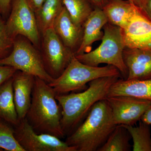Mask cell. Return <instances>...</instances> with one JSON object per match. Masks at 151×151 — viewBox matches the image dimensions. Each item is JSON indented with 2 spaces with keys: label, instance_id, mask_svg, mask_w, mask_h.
Segmentation results:
<instances>
[{
  "label": "cell",
  "instance_id": "obj_1",
  "mask_svg": "<svg viewBox=\"0 0 151 151\" xmlns=\"http://www.w3.org/2000/svg\"><path fill=\"white\" fill-rule=\"evenodd\" d=\"M119 78L113 76L97 78L89 82L83 92L55 96L62 109L61 125L65 136L83 122L95 103L107 98L111 86Z\"/></svg>",
  "mask_w": 151,
  "mask_h": 151
},
{
  "label": "cell",
  "instance_id": "obj_2",
  "mask_svg": "<svg viewBox=\"0 0 151 151\" xmlns=\"http://www.w3.org/2000/svg\"><path fill=\"white\" fill-rule=\"evenodd\" d=\"M117 125L106 99L98 101L65 142L76 151H96L105 144Z\"/></svg>",
  "mask_w": 151,
  "mask_h": 151
},
{
  "label": "cell",
  "instance_id": "obj_3",
  "mask_svg": "<svg viewBox=\"0 0 151 151\" xmlns=\"http://www.w3.org/2000/svg\"><path fill=\"white\" fill-rule=\"evenodd\" d=\"M48 83L35 77L31 103L25 118L37 133L48 134L61 139L65 135L61 125L62 109Z\"/></svg>",
  "mask_w": 151,
  "mask_h": 151
},
{
  "label": "cell",
  "instance_id": "obj_4",
  "mask_svg": "<svg viewBox=\"0 0 151 151\" xmlns=\"http://www.w3.org/2000/svg\"><path fill=\"white\" fill-rule=\"evenodd\" d=\"M103 28V36L100 46L94 50L75 57L80 62L90 66H98L103 63L113 65L126 79L128 70L123 57L125 46L123 30L108 22Z\"/></svg>",
  "mask_w": 151,
  "mask_h": 151
},
{
  "label": "cell",
  "instance_id": "obj_5",
  "mask_svg": "<svg viewBox=\"0 0 151 151\" xmlns=\"http://www.w3.org/2000/svg\"><path fill=\"white\" fill-rule=\"evenodd\" d=\"M113 76L122 77L115 66H90L80 62L75 55L62 74L48 84L56 95H60L85 89L86 84L97 78Z\"/></svg>",
  "mask_w": 151,
  "mask_h": 151
},
{
  "label": "cell",
  "instance_id": "obj_6",
  "mask_svg": "<svg viewBox=\"0 0 151 151\" xmlns=\"http://www.w3.org/2000/svg\"><path fill=\"white\" fill-rule=\"evenodd\" d=\"M0 65L11 66L48 84L54 79L47 72L40 50L23 36L15 38L12 50L6 57L0 60Z\"/></svg>",
  "mask_w": 151,
  "mask_h": 151
},
{
  "label": "cell",
  "instance_id": "obj_7",
  "mask_svg": "<svg viewBox=\"0 0 151 151\" xmlns=\"http://www.w3.org/2000/svg\"><path fill=\"white\" fill-rule=\"evenodd\" d=\"M11 11L6 21L9 35L14 39L22 35L40 50L41 35L38 28L35 13L27 0H11Z\"/></svg>",
  "mask_w": 151,
  "mask_h": 151
},
{
  "label": "cell",
  "instance_id": "obj_8",
  "mask_svg": "<svg viewBox=\"0 0 151 151\" xmlns=\"http://www.w3.org/2000/svg\"><path fill=\"white\" fill-rule=\"evenodd\" d=\"M40 50L47 72L53 78H58L75 56L63 44L53 28L41 35Z\"/></svg>",
  "mask_w": 151,
  "mask_h": 151
},
{
  "label": "cell",
  "instance_id": "obj_9",
  "mask_svg": "<svg viewBox=\"0 0 151 151\" xmlns=\"http://www.w3.org/2000/svg\"><path fill=\"white\" fill-rule=\"evenodd\" d=\"M14 128L15 137L24 151H76L59 138L37 133L26 118Z\"/></svg>",
  "mask_w": 151,
  "mask_h": 151
},
{
  "label": "cell",
  "instance_id": "obj_10",
  "mask_svg": "<svg viewBox=\"0 0 151 151\" xmlns=\"http://www.w3.org/2000/svg\"><path fill=\"white\" fill-rule=\"evenodd\" d=\"M105 99L116 125L134 126L151 105L150 101L126 95L111 96Z\"/></svg>",
  "mask_w": 151,
  "mask_h": 151
},
{
  "label": "cell",
  "instance_id": "obj_11",
  "mask_svg": "<svg viewBox=\"0 0 151 151\" xmlns=\"http://www.w3.org/2000/svg\"><path fill=\"white\" fill-rule=\"evenodd\" d=\"M122 30L126 48L151 49V20L140 8Z\"/></svg>",
  "mask_w": 151,
  "mask_h": 151
},
{
  "label": "cell",
  "instance_id": "obj_12",
  "mask_svg": "<svg viewBox=\"0 0 151 151\" xmlns=\"http://www.w3.org/2000/svg\"><path fill=\"white\" fill-rule=\"evenodd\" d=\"M123 57L128 70L126 79H151V49L125 47Z\"/></svg>",
  "mask_w": 151,
  "mask_h": 151
},
{
  "label": "cell",
  "instance_id": "obj_13",
  "mask_svg": "<svg viewBox=\"0 0 151 151\" xmlns=\"http://www.w3.org/2000/svg\"><path fill=\"white\" fill-rule=\"evenodd\" d=\"M12 78L14 101L20 121L25 118L30 106L35 76L17 70Z\"/></svg>",
  "mask_w": 151,
  "mask_h": 151
},
{
  "label": "cell",
  "instance_id": "obj_14",
  "mask_svg": "<svg viewBox=\"0 0 151 151\" xmlns=\"http://www.w3.org/2000/svg\"><path fill=\"white\" fill-rule=\"evenodd\" d=\"M107 23L108 19L102 9L96 7L83 25L82 40L75 55L91 51L93 43L102 40L103 36L102 29Z\"/></svg>",
  "mask_w": 151,
  "mask_h": 151
},
{
  "label": "cell",
  "instance_id": "obj_15",
  "mask_svg": "<svg viewBox=\"0 0 151 151\" xmlns=\"http://www.w3.org/2000/svg\"><path fill=\"white\" fill-rule=\"evenodd\" d=\"M52 28L63 44L75 55L82 40L83 27L73 22L65 7L55 21Z\"/></svg>",
  "mask_w": 151,
  "mask_h": 151
},
{
  "label": "cell",
  "instance_id": "obj_16",
  "mask_svg": "<svg viewBox=\"0 0 151 151\" xmlns=\"http://www.w3.org/2000/svg\"><path fill=\"white\" fill-rule=\"evenodd\" d=\"M119 95L131 96L151 102V79L119 78L111 86L107 97Z\"/></svg>",
  "mask_w": 151,
  "mask_h": 151
},
{
  "label": "cell",
  "instance_id": "obj_17",
  "mask_svg": "<svg viewBox=\"0 0 151 151\" xmlns=\"http://www.w3.org/2000/svg\"><path fill=\"white\" fill-rule=\"evenodd\" d=\"M138 7L128 0H110L102 9L109 23L123 29L129 24Z\"/></svg>",
  "mask_w": 151,
  "mask_h": 151
},
{
  "label": "cell",
  "instance_id": "obj_18",
  "mask_svg": "<svg viewBox=\"0 0 151 151\" xmlns=\"http://www.w3.org/2000/svg\"><path fill=\"white\" fill-rule=\"evenodd\" d=\"M12 77L0 85V119L15 127L19 121L14 101Z\"/></svg>",
  "mask_w": 151,
  "mask_h": 151
},
{
  "label": "cell",
  "instance_id": "obj_19",
  "mask_svg": "<svg viewBox=\"0 0 151 151\" xmlns=\"http://www.w3.org/2000/svg\"><path fill=\"white\" fill-rule=\"evenodd\" d=\"M63 0H45L35 13L41 35L46 30L52 28L55 21L63 9Z\"/></svg>",
  "mask_w": 151,
  "mask_h": 151
},
{
  "label": "cell",
  "instance_id": "obj_20",
  "mask_svg": "<svg viewBox=\"0 0 151 151\" xmlns=\"http://www.w3.org/2000/svg\"><path fill=\"white\" fill-rule=\"evenodd\" d=\"M129 133L122 125H117L108 139L97 151H129Z\"/></svg>",
  "mask_w": 151,
  "mask_h": 151
},
{
  "label": "cell",
  "instance_id": "obj_21",
  "mask_svg": "<svg viewBox=\"0 0 151 151\" xmlns=\"http://www.w3.org/2000/svg\"><path fill=\"white\" fill-rule=\"evenodd\" d=\"M129 133L133 142V151H151L150 125L140 122L139 126L122 125Z\"/></svg>",
  "mask_w": 151,
  "mask_h": 151
},
{
  "label": "cell",
  "instance_id": "obj_22",
  "mask_svg": "<svg viewBox=\"0 0 151 151\" xmlns=\"http://www.w3.org/2000/svg\"><path fill=\"white\" fill-rule=\"evenodd\" d=\"M63 3L73 22L80 27L94 10L89 0H63Z\"/></svg>",
  "mask_w": 151,
  "mask_h": 151
},
{
  "label": "cell",
  "instance_id": "obj_23",
  "mask_svg": "<svg viewBox=\"0 0 151 151\" xmlns=\"http://www.w3.org/2000/svg\"><path fill=\"white\" fill-rule=\"evenodd\" d=\"M0 149L8 151H24L15 137L14 126L1 119Z\"/></svg>",
  "mask_w": 151,
  "mask_h": 151
},
{
  "label": "cell",
  "instance_id": "obj_24",
  "mask_svg": "<svg viewBox=\"0 0 151 151\" xmlns=\"http://www.w3.org/2000/svg\"><path fill=\"white\" fill-rule=\"evenodd\" d=\"M14 39L7 30L6 20L0 13V60L6 57L13 47Z\"/></svg>",
  "mask_w": 151,
  "mask_h": 151
},
{
  "label": "cell",
  "instance_id": "obj_25",
  "mask_svg": "<svg viewBox=\"0 0 151 151\" xmlns=\"http://www.w3.org/2000/svg\"><path fill=\"white\" fill-rule=\"evenodd\" d=\"M17 70L11 66L0 65V85L12 77Z\"/></svg>",
  "mask_w": 151,
  "mask_h": 151
},
{
  "label": "cell",
  "instance_id": "obj_26",
  "mask_svg": "<svg viewBox=\"0 0 151 151\" xmlns=\"http://www.w3.org/2000/svg\"><path fill=\"white\" fill-rule=\"evenodd\" d=\"M11 0H0V13L6 21L11 11Z\"/></svg>",
  "mask_w": 151,
  "mask_h": 151
},
{
  "label": "cell",
  "instance_id": "obj_27",
  "mask_svg": "<svg viewBox=\"0 0 151 151\" xmlns=\"http://www.w3.org/2000/svg\"><path fill=\"white\" fill-rule=\"evenodd\" d=\"M33 11L35 13L43 4L45 0H27Z\"/></svg>",
  "mask_w": 151,
  "mask_h": 151
},
{
  "label": "cell",
  "instance_id": "obj_28",
  "mask_svg": "<svg viewBox=\"0 0 151 151\" xmlns=\"http://www.w3.org/2000/svg\"><path fill=\"white\" fill-rule=\"evenodd\" d=\"M141 121L149 125H151V105L141 117Z\"/></svg>",
  "mask_w": 151,
  "mask_h": 151
},
{
  "label": "cell",
  "instance_id": "obj_29",
  "mask_svg": "<svg viewBox=\"0 0 151 151\" xmlns=\"http://www.w3.org/2000/svg\"><path fill=\"white\" fill-rule=\"evenodd\" d=\"M143 11L146 15L151 20V0H145Z\"/></svg>",
  "mask_w": 151,
  "mask_h": 151
},
{
  "label": "cell",
  "instance_id": "obj_30",
  "mask_svg": "<svg viewBox=\"0 0 151 151\" xmlns=\"http://www.w3.org/2000/svg\"><path fill=\"white\" fill-rule=\"evenodd\" d=\"M91 2L96 6L102 9L107 3V0H90Z\"/></svg>",
  "mask_w": 151,
  "mask_h": 151
},
{
  "label": "cell",
  "instance_id": "obj_31",
  "mask_svg": "<svg viewBox=\"0 0 151 151\" xmlns=\"http://www.w3.org/2000/svg\"><path fill=\"white\" fill-rule=\"evenodd\" d=\"M128 1L134 3L137 6L139 7L140 8L143 10V6L142 0H128Z\"/></svg>",
  "mask_w": 151,
  "mask_h": 151
},
{
  "label": "cell",
  "instance_id": "obj_32",
  "mask_svg": "<svg viewBox=\"0 0 151 151\" xmlns=\"http://www.w3.org/2000/svg\"><path fill=\"white\" fill-rule=\"evenodd\" d=\"M145 0H142L143 7H144V4H145Z\"/></svg>",
  "mask_w": 151,
  "mask_h": 151
}]
</instances>
